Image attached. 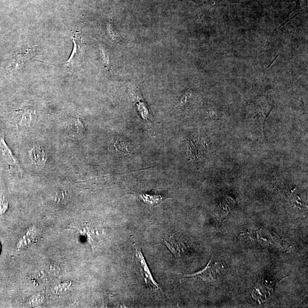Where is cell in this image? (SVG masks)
I'll return each instance as SVG.
<instances>
[{
	"label": "cell",
	"instance_id": "cell-5",
	"mask_svg": "<svg viewBox=\"0 0 308 308\" xmlns=\"http://www.w3.org/2000/svg\"><path fill=\"white\" fill-rule=\"evenodd\" d=\"M37 53H38V48H36V46L26 49L14 57L11 67L16 70L21 69L25 66L26 63L30 61L32 58L38 54Z\"/></svg>",
	"mask_w": 308,
	"mask_h": 308
},
{
	"label": "cell",
	"instance_id": "cell-8",
	"mask_svg": "<svg viewBox=\"0 0 308 308\" xmlns=\"http://www.w3.org/2000/svg\"><path fill=\"white\" fill-rule=\"evenodd\" d=\"M32 161L36 166L43 167L47 161V155L43 148L37 146L31 149L29 152Z\"/></svg>",
	"mask_w": 308,
	"mask_h": 308
},
{
	"label": "cell",
	"instance_id": "cell-6",
	"mask_svg": "<svg viewBox=\"0 0 308 308\" xmlns=\"http://www.w3.org/2000/svg\"><path fill=\"white\" fill-rule=\"evenodd\" d=\"M164 244L175 258H178L187 249L186 245L180 238L175 234L167 236L163 239Z\"/></svg>",
	"mask_w": 308,
	"mask_h": 308
},
{
	"label": "cell",
	"instance_id": "cell-10",
	"mask_svg": "<svg viewBox=\"0 0 308 308\" xmlns=\"http://www.w3.org/2000/svg\"><path fill=\"white\" fill-rule=\"evenodd\" d=\"M101 51L102 54L103 64H104V67L106 69L110 70V63L108 51H107V50L104 47H102L101 48Z\"/></svg>",
	"mask_w": 308,
	"mask_h": 308
},
{
	"label": "cell",
	"instance_id": "cell-11",
	"mask_svg": "<svg viewBox=\"0 0 308 308\" xmlns=\"http://www.w3.org/2000/svg\"><path fill=\"white\" fill-rule=\"evenodd\" d=\"M107 32H108V34L109 37L112 40H113L115 41H119V36L117 33L114 29V27L112 26L110 24L107 25Z\"/></svg>",
	"mask_w": 308,
	"mask_h": 308
},
{
	"label": "cell",
	"instance_id": "cell-4",
	"mask_svg": "<svg viewBox=\"0 0 308 308\" xmlns=\"http://www.w3.org/2000/svg\"><path fill=\"white\" fill-rule=\"evenodd\" d=\"M36 115L34 109L30 107L17 111L15 116L16 124L18 128L26 129L35 122Z\"/></svg>",
	"mask_w": 308,
	"mask_h": 308
},
{
	"label": "cell",
	"instance_id": "cell-12",
	"mask_svg": "<svg viewBox=\"0 0 308 308\" xmlns=\"http://www.w3.org/2000/svg\"><path fill=\"white\" fill-rule=\"evenodd\" d=\"M0 250H1V245H0Z\"/></svg>",
	"mask_w": 308,
	"mask_h": 308
},
{
	"label": "cell",
	"instance_id": "cell-9",
	"mask_svg": "<svg viewBox=\"0 0 308 308\" xmlns=\"http://www.w3.org/2000/svg\"><path fill=\"white\" fill-rule=\"evenodd\" d=\"M137 196L141 201L151 207L157 206L166 198L162 195L152 193L139 194Z\"/></svg>",
	"mask_w": 308,
	"mask_h": 308
},
{
	"label": "cell",
	"instance_id": "cell-3",
	"mask_svg": "<svg viewBox=\"0 0 308 308\" xmlns=\"http://www.w3.org/2000/svg\"><path fill=\"white\" fill-rule=\"evenodd\" d=\"M135 256L137 259L138 267L140 269V272L144 278V282L147 287H150L153 289H160V286L153 279L152 273L150 269L148 267L145 259H144L142 254L141 250L135 249Z\"/></svg>",
	"mask_w": 308,
	"mask_h": 308
},
{
	"label": "cell",
	"instance_id": "cell-7",
	"mask_svg": "<svg viewBox=\"0 0 308 308\" xmlns=\"http://www.w3.org/2000/svg\"><path fill=\"white\" fill-rule=\"evenodd\" d=\"M0 150L11 169L21 173L22 169L11 149L8 146L3 136H0Z\"/></svg>",
	"mask_w": 308,
	"mask_h": 308
},
{
	"label": "cell",
	"instance_id": "cell-1",
	"mask_svg": "<svg viewBox=\"0 0 308 308\" xmlns=\"http://www.w3.org/2000/svg\"><path fill=\"white\" fill-rule=\"evenodd\" d=\"M74 47L71 57L64 65L67 68L73 69L81 64L84 54V44L80 33L76 32L73 37Z\"/></svg>",
	"mask_w": 308,
	"mask_h": 308
},
{
	"label": "cell",
	"instance_id": "cell-2",
	"mask_svg": "<svg viewBox=\"0 0 308 308\" xmlns=\"http://www.w3.org/2000/svg\"><path fill=\"white\" fill-rule=\"evenodd\" d=\"M222 264L221 262H217L211 264V260L204 269L197 273L184 275V279L188 278H200L204 282H212L216 281L219 278L222 269Z\"/></svg>",
	"mask_w": 308,
	"mask_h": 308
}]
</instances>
